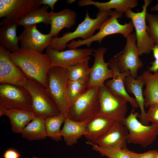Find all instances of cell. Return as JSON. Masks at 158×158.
I'll return each mask as SVG.
<instances>
[{
  "label": "cell",
  "instance_id": "cell-1",
  "mask_svg": "<svg viewBox=\"0 0 158 158\" xmlns=\"http://www.w3.org/2000/svg\"><path fill=\"white\" fill-rule=\"evenodd\" d=\"M10 57L27 78L35 80L47 87L48 74L51 67L46 54L20 49L11 53Z\"/></svg>",
  "mask_w": 158,
  "mask_h": 158
},
{
  "label": "cell",
  "instance_id": "cell-2",
  "mask_svg": "<svg viewBox=\"0 0 158 158\" xmlns=\"http://www.w3.org/2000/svg\"><path fill=\"white\" fill-rule=\"evenodd\" d=\"M112 11L111 10L99 11L95 18H90L87 11L84 20L74 31L65 33L60 37H53L49 46L56 51H62L67 47V43L74 39L80 37L82 40H85L90 38L94 35L96 30L110 16Z\"/></svg>",
  "mask_w": 158,
  "mask_h": 158
},
{
  "label": "cell",
  "instance_id": "cell-3",
  "mask_svg": "<svg viewBox=\"0 0 158 158\" xmlns=\"http://www.w3.org/2000/svg\"><path fill=\"white\" fill-rule=\"evenodd\" d=\"M123 15L115 10L112 11L110 16L99 27L98 30L99 31L96 34L87 40H72L68 44L67 47L69 49H76L85 45L89 48L92 42L97 41L100 44L104 37L115 34H121L126 38L131 34L134 27L131 21L124 24L119 23L118 19L121 18Z\"/></svg>",
  "mask_w": 158,
  "mask_h": 158
},
{
  "label": "cell",
  "instance_id": "cell-4",
  "mask_svg": "<svg viewBox=\"0 0 158 158\" xmlns=\"http://www.w3.org/2000/svg\"><path fill=\"white\" fill-rule=\"evenodd\" d=\"M23 87L30 95L32 112L35 116L44 119L59 115L60 112L46 88L38 81L27 78Z\"/></svg>",
  "mask_w": 158,
  "mask_h": 158
},
{
  "label": "cell",
  "instance_id": "cell-5",
  "mask_svg": "<svg viewBox=\"0 0 158 158\" xmlns=\"http://www.w3.org/2000/svg\"><path fill=\"white\" fill-rule=\"evenodd\" d=\"M69 80L66 69L54 66L49 69L46 88L60 113L66 118L69 109L66 95Z\"/></svg>",
  "mask_w": 158,
  "mask_h": 158
},
{
  "label": "cell",
  "instance_id": "cell-6",
  "mask_svg": "<svg viewBox=\"0 0 158 158\" xmlns=\"http://www.w3.org/2000/svg\"><path fill=\"white\" fill-rule=\"evenodd\" d=\"M99 87L87 88L70 107L68 117L78 122L87 123L98 116L100 107Z\"/></svg>",
  "mask_w": 158,
  "mask_h": 158
},
{
  "label": "cell",
  "instance_id": "cell-7",
  "mask_svg": "<svg viewBox=\"0 0 158 158\" xmlns=\"http://www.w3.org/2000/svg\"><path fill=\"white\" fill-rule=\"evenodd\" d=\"M139 114L132 109L122 123L127 128L128 134L127 143L138 144L146 147L151 144L158 135V127L145 125L138 119Z\"/></svg>",
  "mask_w": 158,
  "mask_h": 158
},
{
  "label": "cell",
  "instance_id": "cell-8",
  "mask_svg": "<svg viewBox=\"0 0 158 158\" xmlns=\"http://www.w3.org/2000/svg\"><path fill=\"white\" fill-rule=\"evenodd\" d=\"M99 115L122 123L126 117L128 101L112 94L104 84L99 87Z\"/></svg>",
  "mask_w": 158,
  "mask_h": 158
},
{
  "label": "cell",
  "instance_id": "cell-9",
  "mask_svg": "<svg viewBox=\"0 0 158 158\" xmlns=\"http://www.w3.org/2000/svg\"><path fill=\"white\" fill-rule=\"evenodd\" d=\"M152 1L151 0H144L140 12H135L129 9L124 13L125 16L131 20L135 28L139 56L150 53L155 44L148 34L146 21L147 8Z\"/></svg>",
  "mask_w": 158,
  "mask_h": 158
},
{
  "label": "cell",
  "instance_id": "cell-10",
  "mask_svg": "<svg viewBox=\"0 0 158 158\" xmlns=\"http://www.w3.org/2000/svg\"><path fill=\"white\" fill-rule=\"evenodd\" d=\"M0 107L8 110L19 109L32 111L31 97L23 87L0 84Z\"/></svg>",
  "mask_w": 158,
  "mask_h": 158
},
{
  "label": "cell",
  "instance_id": "cell-11",
  "mask_svg": "<svg viewBox=\"0 0 158 158\" xmlns=\"http://www.w3.org/2000/svg\"><path fill=\"white\" fill-rule=\"evenodd\" d=\"M41 0H0V26L18 21L30 12L40 7Z\"/></svg>",
  "mask_w": 158,
  "mask_h": 158
},
{
  "label": "cell",
  "instance_id": "cell-12",
  "mask_svg": "<svg viewBox=\"0 0 158 158\" xmlns=\"http://www.w3.org/2000/svg\"><path fill=\"white\" fill-rule=\"evenodd\" d=\"M126 43L123 50L116 55L118 68L121 73H128L131 77L137 78L138 70L143 64L139 58L135 32L126 38Z\"/></svg>",
  "mask_w": 158,
  "mask_h": 158
},
{
  "label": "cell",
  "instance_id": "cell-13",
  "mask_svg": "<svg viewBox=\"0 0 158 158\" xmlns=\"http://www.w3.org/2000/svg\"><path fill=\"white\" fill-rule=\"evenodd\" d=\"M94 50L91 48L73 49L58 51L49 46L46 49V53L50 61V67L58 66L67 69L77 64L89 61L94 55Z\"/></svg>",
  "mask_w": 158,
  "mask_h": 158
},
{
  "label": "cell",
  "instance_id": "cell-14",
  "mask_svg": "<svg viewBox=\"0 0 158 158\" xmlns=\"http://www.w3.org/2000/svg\"><path fill=\"white\" fill-rule=\"evenodd\" d=\"M24 28L18 36L20 49L42 53L50 45L53 37L49 33L45 34L40 32L37 29V25Z\"/></svg>",
  "mask_w": 158,
  "mask_h": 158
},
{
  "label": "cell",
  "instance_id": "cell-15",
  "mask_svg": "<svg viewBox=\"0 0 158 158\" xmlns=\"http://www.w3.org/2000/svg\"><path fill=\"white\" fill-rule=\"evenodd\" d=\"M11 52L0 45V84L22 87L27 78L11 60Z\"/></svg>",
  "mask_w": 158,
  "mask_h": 158
},
{
  "label": "cell",
  "instance_id": "cell-16",
  "mask_svg": "<svg viewBox=\"0 0 158 158\" xmlns=\"http://www.w3.org/2000/svg\"><path fill=\"white\" fill-rule=\"evenodd\" d=\"M107 48L102 47L95 50L94 64L90 67L87 87H100L107 79L112 78L113 70L108 68V63L105 62L104 56Z\"/></svg>",
  "mask_w": 158,
  "mask_h": 158
},
{
  "label": "cell",
  "instance_id": "cell-17",
  "mask_svg": "<svg viewBox=\"0 0 158 158\" xmlns=\"http://www.w3.org/2000/svg\"><path fill=\"white\" fill-rule=\"evenodd\" d=\"M108 63L109 66L113 71L114 76L112 79L106 81L104 85L112 94L125 99L133 108L139 107L135 99L130 96L126 91L124 80L126 77L130 75L119 71L116 55L111 58Z\"/></svg>",
  "mask_w": 158,
  "mask_h": 158
},
{
  "label": "cell",
  "instance_id": "cell-18",
  "mask_svg": "<svg viewBox=\"0 0 158 158\" xmlns=\"http://www.w3.org/2000/svg\"><path fill=\"white\" fill-rule=\"evenodd\" d=\"M128 131L126 127L121 122L115 121L96 144L102 147H126Z\"/></svg>",
  "mask_w": 158,
  "mask_h": 158
},
{
  "label": "cell",
  "instance_id": "cell-19",
  "mask_svg": "<svg viewBox=\"0 0 158 158\" xmlns=\"http://www.w3.org/2000/svg\"><path fill=\"white\" fill-rule=\"evenodd\" d=\"M114 122L108 118L98 115L86 123V134L84 136L88 141L96 144Z\"/></svg>",
  "mask_w": 158,
  "mask_h": 158
},
{
  "label": "cell",
  "instance_id": "cell-20",
  "mask_svg": "<svg viewBox=\"0 0 158 158\" xmlns=\"http://www.w3.org/2000/svg\"><path fill=\"white\" fill-rule=\"evenodd\" d=\"M51 28L49 33L52 37H58L60 31L64 28H70L75 23L76 13L69 8H65L57 12H49Z\"/></svg>",
  "mask_w": 158,
  "mask_h": 158
},
{
  "label": "cell",
  "instance_id": "cell-21",
  "mask_svg": "<svg viewBox=\"0 0 158 158\" xmlns=\"http://www.w3.org/2000/svg\"><path fill=\"white\" fill-rule=\"evenodd\" d=\"M80 7L89 5H94L99 11H105L114 9L115 10L124 14L129 9L138 6L137 0H111L105 2L95 1L91 0H80L77 1Z\"/></svg>",
  "mask_w": 158,
  "mask_h": 158
},
{
  "label": "cell",
  "instance_id": "cell-22",
  "mask_svg": "<svg viewBox=\"0 0 158 158\" xmlns=\"http://www.w3.org/2000/svg\"><path fill=\"white\" fill-rule=\"evenodd\" d=\"M86 123L66 118L61 135L67 145L71 146L76 144L79 139L85 135Z\"/></svg>",
  "mask_w": 158,
  "mask_h": 158
},
{
  "label": "cell",
  "instance_id": "cell-23",
  "mask_svg": "<svg viewBox=\"0 0 158 158\" xmlns=\"http://www.w3.org/2000/svg\"><path fill=\"white\" fill-rule=\"evenodd\" d=\"M137 78L142 80L145 86L143 92L145 107L158 104V72L152 74L146 70Z\"/></svg>",
  "mask_w": 158,
  "mask_h": 158
},
{
  "label": "cell",
  "instance_id": "cell-24",
  "mask_svg": "<svg viewBox=\"0 0 158 158\" xmlns=\"http://www.w3.org/2000/svg\"><path fill=\"white\" fill-rule=\"evenodd\" d=\"M124 83L127 91L133 94L140 108V114L139 117L140 122L142 124L148 125L149 123L146 118L145 109V99L142 92V87L144 83L141 80L134 78L130 76L126 77L124 80Z\"/></svg>",
  "mask_w": 158,
  "mask_h": 158
},
{
  "label": "cell",
  "instance_id": "cell-25",
  "mask_svg": "<svg viewBox=\"0 0 158 158\" xmlns=\"http://www.w3.org/2000/svg\"><path fill=\"white\" fill-rule=\"evenodd\" d=\"M17 23L1 26L0 28V43L1 45L11 53L16 52L20 48L16 31Z\"/></svg>",
  "mask_w": 158,
  "mask_h": 158
},
{
  "label": "cell",
  "instance_id": "cell-26",
  "mask_svg": "<svg viewBox=\"0 0 158 158\" xmlns=\"http://www.w3.org/2000/svg\"><path fill=\"white\" fill-rule=\"evenodd\" d=\"M5 115L9 118L12 130L16 133H21L35 116L32 111L19 109L6 110Z\"/></svg>",
  "mask_w": 158,
  "mask_h": 158
},
{
  "label": "cell",
  "instance_id": "cell-27",
  "mask_svg": "<svg viewBox=\"0 0 158 158\" xmlns=\"http://www.w3.org/2000/svg\"><path fill=\"white\" fill-rule=\"evenodd\" d=\"M45 119L41 117L35 116L22 131L20 134L22 137L29 141L45 139L48 136Z\"/></svg>",
  "mask_w": 158,
  "mask_h": 158
},
{
  "label": "cell",
  "instance_id": "cell-28",
  "mask_svg": "<svg viewBox=\"0 0 158 158\" xmlns=\"http://www.w3.org/2000/svg\"><path fill=\"white\" fill-rule=\"evenodd\" d=\"M49 7L48 6H44L30 12L18 21V26L25 27L41 23L50 25V14L47 11Z\"/></svg>",
  "mask_w": 158,
  "mask_h": 158
},
{
  "label": "cell",
  "instance_id": "cell-29",
  "mask_svg": "<svg viewBox=\"0 0 158 158\" xmlns=\"http://www.w3.org/2000/svg\"><path fill=\"white\" fill-rule=\"evenodd\" d=\"M66 117L63 114L45 118V125L47 136L53 140L59 141L62 139L60 127Z\"/></svg>",
  "mask_w": 158,
  "mask_h": 158
},
{
  "label": "cell",
  "instance_id": "cell-30",
  "mask_svg": "<svg viewBox=\"0 0 158 158\" xmlns=\"http://www.w3.org/2000/svg\"><path fill=\"white\" fill-rule=\"evenodd\" d=\"M90 145L92 149L102 155L109 158H131L130 150L126 147L122 148L115 146L102 147L89 141L86 142Z\"/></svg>",
  "mask_w": 158,
  "mask_h": 158
},
{
  "label": "cell",
  "instance_id": "cell-31",
  "mask_svg": "<svg viewBox=\"0 0 158 158\" xmlns=\"http://www.w3.org/2000/svg\"><path fill=\"white\" fill-rule=\"evenodd\" d=\"M88 81L85 80H69L66 94L69 108L87 89Z\"/></svg>",
  "mask_w": 158,
  "mask_h": 158
},
{
  "label": "cell",
  "instance_id": "cell-32",
  "mask_svg": "<svg viewBox=\"0 0 158 158\" xmlns=\"http://www.w3.org/2000/svg\"><path fill=\"white\" fill-rule=\"evenodd\" d=\"M88 63L89 61H86L68 68L66 69L69 80H88L90 70Z\"/></svg>",
  "mask_w": 158,
  "mask_h": 158
},
{
  "label": "cell",
  "instance_id": "cell-33",
  "mask_svg": "<svg viewBox=\"0 0 158 158\" xmlns=\"http://www.w3.org/2000/svg\"><path fill=\"white\" fill-rule=\"evenodd\" d=\"M146 19L148 23V34L154 44L158 45V15L147 12Z\"/></svg>",
  "mask_w": 158,
  "mask_h": 158
},
{
  "label": "cell",
  "instance_id": "cell-34",
  "mask_svg": "<svg viewBox=\"0 0 158 158\" xmlns=\"http://www.w3.org/2000/svg\"><path fill=\"white\" fill-rule=\"evenodd\" d=\"M148 107L146 114L147 120L149 123L158 127V104H151Z\"/></svg>",
  "mask_w": 158,
  "mask_h": 158
},
{
  "label": "cell",
  "instance_id": "cell-35",
  "mask_svg": "<svg viewBox=\"0 0 158 158\" xmlns=\"http://www.w3.org/2000/svg\"><path fill=\"white\" fill-rule=\"evenodd\" d=\"M131 158H156L158 154L156 150H149L143 153H137L130 150Z\"/></svg>",
  "mask_w": 158,
  "mask_h": 158
},
{
  "label": "cell",
  "instance_id": "cell-36",
  "mask_svg": "<svg viewBox=\"0 0 158 158\" xmlns=\"http://www.w3.org/2000/svg\"><path fill=\"white\" fill-rule=\"evenodd\" d=\"M20 154L13 149H9L6 150L3 155L4 158H20Z\"/></svg>",
  "mask_w": 158,
  "mask_h": 158
},
{
  "label": "cell",
  "instance_id": "cell-37",
  "mask_svg": "<svg viewBox=\"0 0 158 158\" xmlns=\"http://www.w3.org/2000/svg\"><path fill=\"white\" fill-rule=\"evenodd\" d=\"M58 1L57 0H41V3L44 6H48L51 8V11H53L54 6Z\"/></svg>",
  "mask_w": 158,
  "mask_h": 158
},
{
  "label": "cell",
  "instance_id": "cell-38",
  "mask_svg": "<svg viewBox=\"0 0 158 158\" xmlns=\"http://www.w3.org/2000/svg\"><path fill=\"white\" fill-rule=\"evenodd\" d=\"M151 66L149 67L148 70L150 72L156 73L158 72V59H155L150 63Z\"/></svg>",
  "mask_w": 158,
  "mask_h": 158
},
{
  "label": "cell",
  "instance_id": "cell-39",
  "mask_svg": "<svg viewBox=\"0 0 158 158\" xmlns=\"http://www.w3.org/2000/svg\"><path fill=\"white\" fill-rule=\"evenodd\" d=\"M152 51L154 58L155 59H158V45L154 44L153 46Z\"/></svg>",
  "mask_w": 158,
  "mask_h": 158
},
{
  "label": "cell",
  "instance_id": "cell-40",
  "mask_svg": "<svg viewBox=\"0 0 158 158\" xmlns=\"http://www.w3.org/2000/svg\"><path fill=\"white\" fill-rule=\"evenodd\" d=\"M150 10L152 11H158V0L155 5L150 8Z\"/></svg>",
  "mask_w": 158,
  "mask_h": 158
},
{
  "label": "cell",
  "instance_id": "cell-41",
  "mask_svg": "<svg viewBox=\"0 0 158 158\" xmlns=\"http://www.w3.org/2000/svg\"><path fill=\"white\" fill-rule=\"evenodd\" d=\"M75 1H76L75 0H68L66 1V2L67 3L69 4H70L73 3Z\"/></svg>",
  "mask_w": 158,
  "mask_h": 158
},
{
  "label": "cell",
  "instance_id": "cell-42",
  "mask_svg": "<svg viewBox=\"0 0 158 158\" xmlns=\"http://www.w3.org/2000/svg\"><path fill=\"white\" fill-rule=\"evenodd\" d=\"M32 158H38V157H37L33 156L32 157Z\"/></svg>",
  "mask_w": 158,
  "mask_h": 158
},
{
  "label": "cell",
  "instance_id": "cell-43",
  "mask_svg": "<svg viewBox=\"0 0 158 158\" xmlns=\"http://www.w3.org/2000/svg\"><path fill=\"white\" fill-rule=\"evenodd\" d=\"M156 158H158V154Z\"/></svg>",
  "mask_w": 158,
  "mask_h": 158
}]
</instances>
